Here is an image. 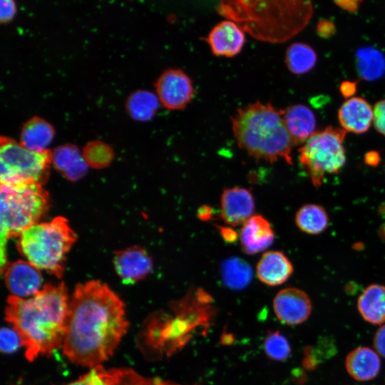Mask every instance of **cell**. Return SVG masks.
<instances>
[{
	"mask_svg": "<svg viewBox=\"0 0 385 385\" xmlns=\"http://www.w3.org/2000/svg\"><path fill=\"white\" fill-rule=\"evenodd\" d=\"M293 271L291 261L280 251L265 252L256 267L259 280L272 287L284 283L291 277Z\"/></svg>",
	"mask_w": 385,
	"mask_h": 385,
	"instance_id": "e0dca14e",
	"label": "cell"
},
{
	"mask_svg": "<svg viewBox=\"0 0 385 385\" xmlns=\"http://www.w3.org/2000/svg\"><path fill=\"white\" fill-rule=\"evenodd\" d=\"M373 123L376 130L385 136V99L378 101L374 107Z\"/></svg>",
	"mask_w": 385,
	"mask_h": 385,
	"instance_id": "d6a6232c",
	"label": "cell"
},
{
	"mask_svg": "<svg viewBox=\"0 0 385 385\" xmlns=\"http://www.w3.org/2000/svg\"><path fill=\"white\" fill-rule=\"evenodd\" d=\"M346 134L343 128L329 126L315 132L299 149V162L315 187L322 185L326 175L337 174L344 167Z\"/></svg>",
	"mask_w": 385,
	"mask_h": 385,
	"instance_id": "52a82bcc",
	"label": "cell"
},
{
	"mask_svg": "<svg viewBox=\"0 0 385 385\" xmlns=\"http://www.w3.org/2000/svg\"><path fill=\"white\" fill-rule=\"evenodd\" d=\"M0 20L6 22L11 20L16 11V4L13 0H1Z\"/></svg>",
	"mask_w": 385,
	"mask_h": 385,
	"instance_id": "836d02e7",
	"label": "cell"
},
{
	"mask_svg": "<svg viewBox=\"0 0 385 385\" xmlns=\"http://www.w3.org/2000/svg\"><path fill=\"white\" fill-rule=\"evenodd\" d=\"M82 155L88 165L102 168L110 164L113 158V149L106 143L93 140L83 149Z\"/></svg>",
	"mask_w": 385,
	"mask_h": 385,
	"instance_id": "83f0119b",
	"label": "cell"
},
{
	"mask_svg": "<svg viewBox=\"0 0 385 385\" xmlns=\"http://www.w3.org/2000/svg\"><path fill=\"white\" fill-rule=\"evenodd\" d=\"M264 349L268 357L275 361H284L291 354L288 340L278 331L268 334L264 342Z\"/></svg>",
	"mask_w": 385,
	"mask_h": 385,
	"instance_id": "f1b7e54d",
	"label": "cell"
},
{
	"mask_svg": "<svg viewBox=\"0 0 385 385\" xmlns=\"http://www.w3.org/2000/svg\"><path fill=\"white\" fill-rule=\"evenodd\" d=\"M295 222L301 231L309 235H317L327 227L329 216L322 206L307 204L296 212Z\"/></svg>",
	"mask_w": 385,
	"mask_h": 385,
	"instance_id": "cb8c5ba5",
	"label": "cell"
},
{
	"mask_svg": "<svg viewBox=\"0 0 385 385\" xmlns=\"http://www.w3.org/2000/svg\"><path fill=\"white\" fill-rule=\"evenodd\" d=\"M52 164L63 177L71 181H76L83 177L88 164L77 146L65 144L51 151Z\"/></svg>",
	"mask_w": 385,
	"mask_h": 385,
	"instance_id": "ffe728a7",
	"label": "cell"
},
{
	"mask_svg": "<svg viewBox=\"0 0 385 385\" xmlns=\"http://www.w3.org/2000/svg\"><path fill=\"white\" fill-rule=\"evenodd\" d=\"M222 277L224 284L232 289L245 288L252 279V269L244 260L232 257L222 265Z\"/></svg>",
	"mask_w": 385,
	"mask_h": 385,
	"instance_id": "4316f807",
	"label": "cell"
},
{
	"mask_svg": "<svg viewBox=\"0 0 385 385\" xmlns=\"http://www.w3.org/2000/svg\"><path fill=\"white\" fill-rule=\"evenodd\" d=\"M52 155L50 150H31L15 140L1 136V184L43 185L49 175Z\"/></svg>",
	"mask_w": 385,
	"mask_h": 385,
	"instance_id": "ba28073f",
	"label": "cell"
},
{
	"mask_svg": "<svg viewBox=\"0 0 385 385\" xmlns=\"http://www.w3.org/2000/svg\"><path fill=\"white\" fill-rule=\"evenodd\" d=\"M53 135L51 124L39 116H33L24 123L19 143L31 150L42 152L48 150Z\"/></svg>",
	"mask_w": 385,
	"mask_h": 385,
	"instance_id": "44dd1931",
	"label": "cell"
},
{
	"mask_svg": "<svg viewBox=\"0 0 385 385\" xmlns=\"http://www.w3.org/2000/svg\"><path fill=\"white\" fill-rule=\"evenodd\" d=\"M312 302L307 293L295 287L281 289L273 300L277 317L287 325H297L305 322L312 312Z\"/></svg>",
	"mask_w": 385,
	"mask_h": 385,
	"instance_id": "30bf717a",
	"label": "cell"
},
{
	"mask_svg": "<svg viewBox=\"0 0 385 385\" xmlns=\"http://www.w3.org/2000/svg\"><path fill=\"white\" fill-rule=\"evenodd\" d=\"M4 271L5 283L11 295L31 297L41 290L43 277L40 270L29 262H14L7 265Z\"/></svg>",
	"mask_w": 385,
	"mask_h": 385,
	"instance_id": "7c38bea8",
	"label": "cell"
},
{
	"mask_svg": "<svg viewBox=\"0 0 385 385\" xmlns=\"http://www.w3.org/2000/svg\"><path fill=\"white\" fill-rule=\"evenodd\" d=\"M379 237L385 242V223H383L378 230Z\"/></svg>",
	"mask_w": 385,
	"mask_h": 385,
	"instance_id": "b9f144b4",
	"label": "cell"
},
{
	"mask_svg": "<svg viewBox=\"0 0 385 385\" xmlns=\"http://www.w3.org/2000/svg\"><path fill=\"white\" fill-rule=\"evenodd\" d=\"M21 346H23V342L16 329L3 327L1 329L0 349L2 353H14Z\"/></svg>",
	"mask_w": 385,
	"mask_h": 385,
	"instance_id": "1f68e13d",
	"label": "cell"
},
{
	"mask_svg": "<svg viewBox=\"0 0 385 385\" xmlns=\"http://www.w3.org/2000/svg\"><path fill=\"white\" fill-rule=\"evenodd\" d=\"M220 233L222 237L227 242H232L236 239L235 232L230 228L221 227Z\"/></svg>",
	"mask_w": 385,
	"mask_h": 385,
	"instance_id": "60d3db41",
	"label": "cell"
},
{
	"mask_svg": "<svg viewBox=\"0 0 385 385\" xmlns=\"http://www.w3.org/2000/svg\"><path fill=\"white\" fill-rule=\"evenodd\" d=\"M239 237L242 250L246 254L255 255L272 244L274 232L266 218L254 215L242 225Z\"/></svg>",
	"mask_w": 385,
	"mask_h": 385,
	"instance_id": "9a60e30c",
	"label": "cell"
},
{
	"mask_svg": "<svg viewBox=\"0 0 385 385\" xmlns=\"http://www.w3.org/2000/svg\"><path fill=\"white\" fill-rule=\"evenodd\" d=\"M66 385H115L111 369L106 370L101 365L76 381Z\"/></svg>",
	"mask_w": 385,
	"mask_h": 385,
	"instance_id": "4dcf8cb0",
	"label": "cell"
},
{
	"mask_svg": "<svg viewBox=\"0 0 385 385\" xmlns=\"http://www.w3.org/2000/svg\"><path fill=\"white\" fill-rule=\"evenodd\" d=\"M197 215L199 218L202 220H208L211 219L212 216L211 207L206 205L201 207L197 212Z\"/></svg>",
	"mask_w": 385,
	"mask_h": 385,
	"instance_id": "ab89813d",
	"label": "cell"
},
{
	"mask_svg": "<svg viewBox=\"0 0 385 385\" xmlns=\"http://www.w3.org/2000/svg\"><path fill=\"white\" fill-rule=\"evenodd\" d=\"M360 2L359 1L349 0L337 1L335 4L344 10L354 13L358 11Z\"/></svg>",
	"mask_w": 385,
	"mask_h": 385,
	"instance_id": "f35d334b",
	"label": "cell"
},
{
	"mask_svg": "<svg viewBox=\"0 0 385 385\" xmlns=\"http://www.w3.org/2000/svg\"><path fill=\"white\" fill-rule=\"evenodd\" d=\"M115 385H180L158 378H146L128 369H111Z\"/></svg>",
	"mask_w": 385,
	"mask_h": 385,
	"instance_id": "f546056e",
	"label": "cell"
},
{
	"mask_svg": "<svg viewBox=\"0 0 385 385\" xmlns=\"http://www.w3.org/2000/svg\"><path fill=\"white\" fill-rule=\"evenodd\" d=\"M113 263L117 274L126 284L145 278L153 267L151 257L146 250L138 246L116 252Z\"/></svg>",
	"mask_w": 385,
	"mask_h": 385,
	"instance_id": "4fadbf2b",
	"label": "cell"
},
{
	"mask_svg": "<svg viewBox=\"0 0 385 385\" xmlns=\"http://www.w3.org/2000/svg\"><path fill=\"white\" fill-rule=\"evenodd\" d=\"M335 31L336 27L334 23L328 19L319 21L317 25V33L322 38H329L334 34Z\"/></svg>",
	"mask_w": 385,
	"mask_h": 385,
	"instance_id": "e575fe53",
	"label": "cell"
},
{
	"mask_svg": "<svg viewBox=\"0 0 385 385\" xmlns=\"http://www.w3.org/2000/svg\"><path fill=\"white\" fill-rule=\"evenodd\" d=\"M49 197L41 185L1 184V272L7 265L4 246L10 237L38 223L48 211Z\"/></svg>",
	"mask_w": 385,
	"mask_h": 385,
	"instance_id": "8992f818",
	"label": "cell"
},
{
	"mask_svg": "<svg viewBox=\"0 0 385 385\" xmlns=\"http://www.w3.org/2000/svg\"><path fill=\"white\" fill-rule=\"evenodd\" d=\"M206 41L214 55L232 57L241 51L245 36L244 31L237 23L225 20L212 29Z\"/></svg>",
	"mask_w": 385,
	"mask_h": 385,
	"instance_id": "5bb4252c",
	"label": "cell"
},
{
	"mask_svg": "<svg viewBox=\"0 0 385 385\" xmlns=\"http://www.w3.org/2000/svg\"><path fill=\"white\" fill-rule=\"evenodd\" d=\"M345 366L353 379L366 381L373 379L378 375L381 361L374 350L366 346H359L348 354Z\"/></svg>",
	"mask_w": 385,
	"mask_h": 385,
	"instance_id": "d6986e66",
	"label": "cell"
},
{
	"mask_svg": "<svg viewBox=\"0 0 385 385\" xmlns=\"http://www.w3.org/2000/svg\"><path fill=\"white\" fill-rule=\"evenodd\" d=\"M314 50L304 43H294L286 51L285 63L288 69L294 74H304L311 71L317 63Z\"/></svg>",
	"mask_w": 385,
	"mask_h": 385,
	"instance_id": "484cf974",
	"label": "cell"
},
{
	"mask_svg": "<svg viewBox=\"0 0 385 385\" xmlns=\"http://www.w3.org/2000/svg\"><path fill=\"white\" fill-rule=\"evenodd\" d=\"M159 106V99L153 93L146 90H138L129 95L125 108L129 115L135 120L145 121L151 119Z\"/></svg>",
	"mask_w": 385,
	"mask_h": 385,
	"instance_id": "d4e9b609",
	"label": "cell"
},
{
	"mask_svg": "<svg viewBox=\"0 0 385 385\" xmlns=\"http://www.w3.org/2000/svg\"><path fill=\"white\" fill-rule=\"evenodd\" d=\"M339 91L344 97H352L356 91V83L349 81H343L340 85Z\"/></svg>",
	"mask_w": 385,
	"mask_h": 385,
	"instance_id": "8d00e7d4",
	"label": "cell"
},
{
	"mask_svg": "<svg viewBox=\"0 0 385 385\" xmlns=\"http://www.w3.org/2000/svg\"><path fill=\"white\" fill-rule=\"evenodd\" d=\"M68 304L63 282L46 284L29 298L8 297L5 319L20 334L29 361L50 355L63 345Z\"/></svg>",
	"mask_w": 385,
	"mask_h": 385,
	"instance_id": "7a4b0ae2",
	"label": "cell"
},
{
	"mask_svg": "<svg viewBox=\"0 0 385 385\" xmlns=\"http://www.w3.org/2000/svg\"><path fill=\"white\" fill-rule=\"evenodd\" d=\"M381 161V155L378 151L371 150L364 155V162L367 165L376 167Z\"/></svg>",
	"mask_w": 385,
	"mask_h": 385,
	"instance_id": "74e56055",
	"label": "cell"
},
{
	"mask_svg": "<svg viewBox=\"0 0 385 385\" xmlns=\"http://www.w3.org/2000/svg\"><path fill=\"white\" fill-rule=\"evenodd\" d=\"M128 327L124 304L107 284L81 283L68 304L63 354L76 364L100 366L113 355Z\"/></svg>",
	"mask_w": 385,
	"mask_h": 385,
	"instance_id": "6da1fadb",
	"label": "cell"
},
{
	"mask_svg": "<svg viewBox=\"0 0 385 385\" xmlns=\"http://www.w3.org/2000/svg\"><path fill=\"white\" fill-rule=\"evenodd\" d=\"M76 240V235L68 220L56 217L22 232L17 247L28 262L60 278L65 270L66 255Z\"/></svg>",
	"mask_w": 385,
	"mask_h": 385,
	"instance_id": "5b68a950",
	"label": "cell"
},
{
	"mask_svg": "<svg viewBox=\"0 0 385 385\" xmlns=\"http://www.w3.org/2000/svg\"><path fill=\"white\" fill-rule=\"evenodd\" d=\"M217 11L254 38L280 43L303 29L311 18L312 5L307 1H222Z\"/></svg>",
	"mask_w": 385,
	"mask_h": 385,
	"instance_id": "3957f363",
	"label": "cell"
},
{
	"mask_svg": "<svg viewBox=\"0 0 385 385\" xmlns=\"http://www.w3.org/2000/svg\"><path fill=\"white\" fill-rule=\"evenodd\" d=\"M379 212L382 217H385V203H383L379 206Z\"/></svg>",
	"mask_w": 385,
	"mask_h": 385,
	"instance_id": "7bdbcfd3",
	"label": "cell"
},
{
	"mask_svg": "<svg viewBox=\"0 0 385 385\" xmlns=\"http://www.w3.org/2000/svg\"><path fill=\"white\" fill-rule=\"evenodd\" d=\"M255 208L254 196L247 188H229L221 195L220 217L227 225H242L254 215Z\"/></svg>",
	"mask_w": 385,
	"mask_h": 385,
	"instance_id": "8fae6325",
	"label": "cell"
},
{
	"mask_svg": "<svg viewBox=\"0 0 385 385\" xmlns=\"http://www.w3.org/2000/svg\"><path fill=\"white\" fill-rule=\"evenodd\" d=\"M357 308L365 321L372 324L385 323V286H368L358 298Z\"/></svg>",
	"mask_w": 385,
	"mask_h": 385,
	"instance_id": "7402d4cb",
	"label": "cell"
},
{
	"mask_svg": "<svg viewBox=\"0 0 385 385\" xmlns=\"http://www.w3.org/2000/svg\"><path fill=\"white\" fill-rule=\"evenodd\" d=\"M283 118L294 145L304 143L315 133V115L304 105L289 106L283 110Z\"/></svg>",
	"mask_w": 385,
	"mask_h": 385,
	"instance_id": "ac0fdd59",
	"label": "cell"
},
{
	"mask_svg": "<svg viewBox=\"0 0 385 385\" xmlns=\"http://www.w3.org/2000/svg\"><path fill=\"white\" fill-rule=\"evenodd\" d=\"M231 121L238 146L255 160L274 163L282 158L292 164L294 145L284 123L283 110L256 101L239 108Z\"/></svg>",
	"mask_w": 385,
	"mask_h": 385,
	"instance_id": "277c9868",
	"label": "cell"
},
{
	"mask_svg": "<svg viewBox=\"0 0 385 385\" xmlns=\"http://www.w3.org/2000/svg\"><path fill=\"white\" fill-rule=\"evenodd\" d=\"M356 66L361 78L376 80L385 72V58L381 51L373 47H362L356 52Z\"/></svg>",
	"mask_w": 385,
	"mask_h": 385,
	"instance_id": "603a6c76",
	"label": "cell"
},
{
	"mask_svg": "<svg viewBox=\"0 0 385 385\" xmlns=\"http://www.w3.org/2000/svg\"><path fill=\"white\" fill-rule=\"evenodd\" d=\"M370 104L361 97L347 99L338 111L339 121L343 129L356 134L366 132L373 121Z\"/></svg>",
	"mask_w": 385,
	"mask_h": 385,
	"instance_id": "2e32d148",
	"label": "cell"
},
{
	"mask_svg": "<svg viewBox=\"0 0 385 385\" xmlns=\"http://www.w3.org/2000/svg\"><path fill=\"white\" fill-rule=\"evenodd\" d=\"M155 88L159 101L170 111L185 108L195 94L191 78L180 69L163 71L156 80Z\"/></svg>",
	"mask_w": 385,
	"mask_h": 385,
	"instance_id": "9c48e42d",
	"label": "cell"
},
{
	"mask_svg": "<svg viewBox=\"0 0 385 385\" xmlns=\"http://www.w3.org/2000/svg\"><path fill=\"white\" fill-rule=\"evenodd\" d=\"M373 344L375 350L385 358V324L381 326L376 332Z\"/></svg>",
	"mask_w": 385,
	"mask_h": 385,
	"instance_id": "d590c367",
	"label": "cell"
}]
</instances>
